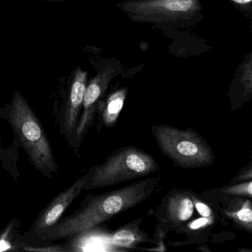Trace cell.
<instances>
[{
  "label": "cell",
  "mask_w": 252,
  "mask_h": 252,
  "mask_svg": "<svg viewBox=\"0 0 252 252\" xmlns=\"http://www.w3.org/2000/svg\"><path fill=\"white\" fill-rule=\"evenodd\" d=\"M161 176L148 178L103 194H90L80 207L62 218L42 236L37 244L89 231L119 213L141 204L154 194Z\"/></svg>",
  "instance_id": "cell-1"
},
{
  "label": "cell",
  "mask_w": 252,
  "mask_h": 252,
  "mask_svg": "<svg viewBox=\"0 0 252 252\" xmlns=\"http://www.w3.org/2000/svg\"><path fill=\"white\" fill-rule=\"evenodd\" d=\"M8 120L32 164L45 176L52 178L58 166L51 144L37 116L20 91L13 94Z\"/></svg>",
  "instance_id": "cell-2"
},
{
  "label": "cell",
  "mask_w": 252,
  "mask_h": 252,
  "mask_svg": "<svg viewBox=\"0 0 252 252\" xmlns=\"http://www.w3.org/2000/svg\"><path fill=\"white\" fill-rule=\"evenodd\" d=\"M159 170L160 166L154 158L144 150L132 146L119 147L102 163L88 170L85 175L83 190L112 187Z\"/></svg>",
  "instance_id": "cell-3"
},
{
  "label": "cell",
  "mask_w": 252,
  "mask_h": 252,
  "mask_svg": "<svg viewBox=\"0 0 252 252\" xmlns=\"http://www.w3.org/2000/svg\"><path fill=\"white\" fill-rule=\"evenodd\" d=\"M151 130L162 154L176 167L200 169L215 163L212 147L194 129L158 125L152 126Z\"/></svg>",
  "instance_id": "cell-4"
},
{
  "label": "cell",
  "mask_w": 252,
  "mask_h": 252,
  "mask_svg": "<svg viewBox=\"0 0 252 252\" xmlns=\"http://www.w3.org/2000/svg\"><path fill=\"white\" fill-rule=\"evenodd\" d=\"M200 7V0H132L121 8L135 21L160 23L191 19Z\"/></svg>",
  "instance_id": "cell-5"
},
{
  "label": "cell",
  "mask_w": 252,
  "mask_h": 252,
  "mask_svg": "<svg viewBox=\"0 0 252 252\" xmlns=\"http://www.w3.org/2000/svg\"><path fill=\"white\" fill-rule=\"evenodd\" d=\"M191 193L188 189H172L156 209L150 210L156 219L155 240H164L191 219L195 211Z\"/></svg>",
  "instance_id": "cell-6"
},
{
  "label": "cell",
  "mask_w": 252,
  "mask_h": 252,
  "mask_svg": "<svg viewBox=\"0 0 252 252\" xmlns=\"http://www.w3.org/2000/svg\"><path fill=\"white\" fill-rule=\"evenodd\" d=\"M85 175L76 180L68 188L57 194L42 211L31 227L28 234L30 243L37 244L42 236L55 225L62 218L67 208L83 191Z\"/></svg>",
  "instance_id": "cell-7"
},
{
  "label": "cell",
  "mask_w": 252,
  "mask_h": 252,
  "mask_svg": "<svg viewBox=\"0 0 252 252\" xmlns=\"http://www.w3.org/2000/svg\"><path fill=\"white\" fill-rule=\"evenodd\" d=\"M116 75V70L111 67L98 73L89 84L87 85L84 95L82 113L74 135L77 142L81 143L94 123V118L98 110V104L104 97L109 84Z\"/></svg>",
  "instance_id": "cell-8"
},
{
  "label": "cell",
  "mask_w": 252,
  "mask_h": 252,
  "mask_svg": "<svg viewBox=\"0 0 252 252\" xmlns=\"http://www.w3.org/2000/svg\"><path fill=\"white\" fill-rule=\"evenodd\" d=\"M212 197L219 204L221 222L225 225L226 220L232 221L239 229L252 234V199L241 196L219 194L213 190L202 192Z\"/></svg>",
  "instance_id": "cell-9"
},
{
  "label": "cell",
  "mask_w": 252,
  "mask_h": 252,
  "mask_svg": "<svg viewBox=\"0 0 252 252\" xmlns=\"http://www.w3.org/2000/svg\"><path fill=\"white\" fill-rule=\"evenodd\" d=\"M88 72L84 71L80 67L75 69L64 113V128L68 134H74L77 127L88 85Z\"/></svg>",
  "instance_id": "cell-10"
},
{
  "label": "cell",
  "mask_w": 252,
  "mask_h": 252,
  "mask_svg": "<svg viewBox=\"0 0 252 252\" xmlns=\"http://www.w3.org/2000/svg\"><path fill=\"white\" fill-rule=\"evenodd\" d=\"M142 218H137L132 222L118 228L112 234L110 242L112 244L119 248L134 249L144 243H155L147 233L141 229Z\"/></svg>",
  "instance_id": "cell-11"
},
{
  "label": "cell",
  "mask_w": 252,
  "mask_h": 252,
  "mask_svg": "<svg viewBox=\"0 0 252 252\" xmlns=\"http://www.w3.org/2000/svg\"><path fill=\"white\" fill-rule=\"evenodd\" d=\"M218 220L209 218H195L191 221H188L187 223L181 227L175 233L182 234L187 237V240L182 243H179L178 246H186V245L202 244L206 243L209 240L212 228L215 226Z\"/></svg>",
  "instance_id": "cell-12"
},
{
  "label": "cell",
  "mask_w": 252,
  "mask_h": 252,
  "mask_svg": "<svg viewBox=\"0 0 252 252\" xmlns=\"http://www.w3.org/2000/svg\"><path fill=\"white\" fill-rule=\"evenodd\" d=\"M126 94V90H118L100 101L97 111L99 113L100 119L104 126L112 127L116 125L123 109Z\"/></svg>",
  "instance_id": "cell-13"
},
{
  "label": "cell",
  "mask_w": 252,
  "mask_h": 252,
  "mask_svg": "<svg viewBox=\"0 0 252 252\" xmlns=\"http://www.w3.org/2000/svg\"><path fill=\"white\" fill-rule=\"evenodd\" d=\"M18 225L19 222L14 220L5 229L0 231V252L22 251L25 242L17 233Z\"/></svg>",
  "instance_id": "cell-14"
},
{
  "label": "cell",
  "mask_w": 252,
  "mask_h": 252,
  "mask_svg": "<svg viewBox=\"0 0 252 252\" xmlns=\"http://www.w3.org/2000/svg\"><path fill=\"white\" fill-rule=\"evenodd\" d=\"M213 191L219 194L226 195L241 196V197L252 198V181L245 182L229 184L228 186L214 189Z\"/></svg>",
  "instance_id": "cell-15"
},
{
  "label": "cell",
  "mask_w": 252,
  "mask_h": 252,
  "mask_svg": "<svg viewBox=\"0 0 252 252\" xmlns=\"http://www.w3.org/2000/svg\"><path fill=\"white\" fill-rule=\"evenodd\" d=\"M252 181V161L248 163L247 166L242 168L240 172L230 181L229 184L245 182V181Z\"/></svg>",
  "instance_id": "cell-16"
},
{
  "label": "cell",
  "mask_w": 252,
  "mask_h": 252,
  "mask_svg": "<svg viewBox=\"0 0 252 252\" xmlns=\"http://www.w3.org/2000/svg\"><path fill=\"white\" fill-rule=\"evenodd\" d=\"M232 1L238 4H248L252 2V0H232Z\"/></svg>",
  "instance_id": "cell-17"
},
{
  "label": "cell",
  "mask_w": 252,
  "mask_h": 252,
  "mask_svg": "<svg viewBox=\"0 0 252 252\" xmlns=\"http://www.w3.org/2000/svg\"><path fill=\"white\" fill-rule=\"evenodd\" d=\"M45 1H50V2H62V1H67V0H45Z\"/></svg>",
  "instance_id": "cell-18"
}]
</instances>
